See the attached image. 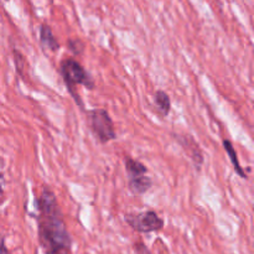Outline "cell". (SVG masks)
<instances>
[{"label":"cell","instance_id":"cell-6","mask_svg":"<svg viewBox=\"0 0 254 254\" xmlns=\"http://www.w3.org/2000/svg\"><path fill=\"white\" fill-rule=\"evenodd\" d=\"M40 44L45 50H49L51 52H57L61 47L56 36L52 32V29L47 24H42L40 26Z\"/></svg>","mask_w":254,"mask_h":254},{"label":"cell","instance_id":"cell-1","mask_svg":"<svg viewBox=\"0 0 254 254\" xmlns=\"http://www.w3.org/2000/svg\"><path fill=\"white\" fill-rule=\"evenodd\" d=\"M35 203L37 206V235L45 254H72L71 236L54 191L44 186Z\"/></svg>","mask_w":254,"mask_h":254},{"label":"cell","instance_id":"cell-11","mask_svg":"<svg viewBox=\"0 0 254 254\" xmlns=\"http://www.w3.org/2000/svg\"><path fill=\"white\" fill-rule=\"evenodd\" d=\"M67 46H68L69 51L76 55V56H79L84 52V44L79 39H69L67 41Z\"/></svg>","mask_w":254,"mask_h":254},{"label":"cell","instance_id":"cell-12","mask_svg":"<svg viewBox=\"0 0 254 254\" xmlns=\"http://www.w3.org/2000/svg\"><path fill=\"white\" fill-rule=\"evenodd\" d=\"M14 60H15V66H16L17 73L21 77H24V69L25 66H26V60L22 56L21 52H19L17 50H14Z\"/></svg>","mask_w":254,"mask_h":254},{"label":"cell","instance_id":"cell-5","mask_svg":"<svg viewBox=\"0 0 254 254\" xmlns=\"http://www.w3.org/2000/svg\"><path fill=\"white\" fill-rule=\"evenodd\" d=\"M174 139L180 144L186 155L191 159L196 170L200 171L203 165V154L197 141L189 134H174Z\"/></svg>","mask_w":254,"mask_h":254},{"label":"cell","instance_id":"cell-3","mask_svg":"<svg viewBox=\"0 0 254 254\" xmlns=\"http://www.w3.org/2000/svg\"><path fill=\"white\" fill-rule=\"evenodd\" d=\"M88 116L91 130L99 143L107 144L117 138L113 119L109 116L108 111L103 108L93 109L88 112Z\"/></svg>","mask_w":254,"mask_h":254},{"label":"cell","instance_id":"cell-13","mask_svg":"<svg viewBox=\"0 0 254 254\" xmlns=\"http://www.w3.org/2000/svg\"><path fill=\"white\" fill-rule=\"evenodd\" d=\"M134 251H135L136 254H151L149 252L148 248H146V246L143 245L141 242H138L134 245Z\"/></svg>","mask_w":254,"mask_h":254},{"label":"cell","instance_id":"cell-15","mask_svg":"<svg viewBox=\"0 0 254 254\" xmlns=\"http://www.w3.org/2000/svg\"><path fill=\"white\" fill-rule=\"evenodd\" d=\"M5 1H9V0H5Z\"/></svg>","mask_w":254,"mask_h":254},{"label":"cell","instance_id":"cell-8","mask_svg":"<svg viewBox=\"0 0 254 254\" xmlns=\"http://www.w3.org/2000/svg\"><path fill=\"white\" fill-rule=\"evenodd\" d=\"M154 106H155L156 113L160 117H168L171 111V101L169 94L165 91H159L155 92L154 94Z\"/></svg>","mask_w":254,"mask_h":254},{"label":"cell","instance_id":"cell-4","mask_svg":"<svg viewBox=\"0 0 254 254\" xmlns=\"http://www.w3.org/2000/svg\"><path fill=\"white\" fill-rule=\"evenodd\" d=\"M126 222L139 233L159 232L164 228L165 222L158 213L153 210L144 211V212L128 213L126 215Z\"/></svg>","mask_w":254,"mask_h":254},{"label":"cell","instance_id":"cell-10","mask_svg":"<svg viewBox=\"0 0 254 254\" xmlns=\"http://www.w3.org/2000/svg\"><path fill=\"white\" fill-rule=\"evenodd\" d=\"M222 144H223V148H225L226 153H227V155L230 156V160H231V163H232L233 168H235L236 173H237L242 179H247V174H246L245 170L241 168V164H240V161H238L237 151H236L233 144L231 143V140H228V139H225V140L222 141Z\"/></svg>","mask_w":254,"mask_h":254},{"label":"cell","instance_id":"cell-14","mask_svg":"<svg viewBox=\"0 0 254 254\" xmlns=\"http://www.w3.org/2000/svg\"><path fill=\"white\" fill-rule=\"evenodd\" d=\"M1 181H2V176L0 175V205L5 202V198H6L5 197V192H4V189H2Z\"/></svg>","mask_w":254,"mask_h":254},{"label":"cell","instance_id":"cell-2","mask_svg":"<svg viewBox=\"0 0 254 254\" xmlns=\"http://www.w3.org/2000/svg\"><path fill=\"white\" fill-rule=\"evenodd\" d=\"M60 71H61L62 78L66 83L69 94L73 97L74 102L83 109V102L81 101V97L77 93L76 87L83 86L89 91H93L94 87H96L94 79L92 78L88 71L73 57H66V59L62 60L61 64H60Z\"/></svg>","mask_w":254,"mask_h":254},{"label":"cell","instance_id":"cell-7","mask_svg":"<svg viewBox=\"0 0 254 254\" xmlns=\"http://www.w3.org/2000/svg\"><path fill=\"white\" fill-rule=\"evenodd\" d=\"M129 190L133 195H144L145 192H148L149 190L151 189L153 186V180H151L149 176L146 175H141L138 176V178H133V179H129Z\"/></svg>","mask_w":254,"mask_h":254},{"label":"cell","instance_id":"cell-9","mask_svg":"<svg viewBox=\"0 0 254 254\" xmlns=\"http://www.w3.org/2000/svg\"><path fill=\"white\" fill-rule=\"evenodd\" d=\"M124 165H126V171L128 174L129 179L146 175V173H148V169H146V166L144 164L135 160V159H131L130 156H126L124 158Z\"/></svg>","mask_w":254,"mask_h":254}]
</instances>
